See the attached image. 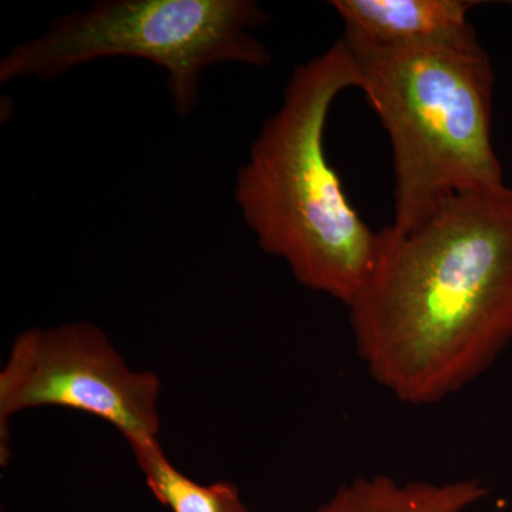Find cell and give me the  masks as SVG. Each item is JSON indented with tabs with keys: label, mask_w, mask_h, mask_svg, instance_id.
Masks as SVG:
<instances>
[{
	"label": "cell",
	"mask_w": 512,
	"mask_h": 512,
	"mask_svg": "<svg viewBox=\"0 0 512 512\" xmlns=\"http://www.w3.org/2000/svg\"><path fill=\"white\" fill-rule=\"evenodd\" d=\"M379 232L348 306L357 353L400 402L439 403L512 342V187L456 195L419 227Z\"/></svg>",
	"instance_id": "cell-1"
},
{
	"label": "cell",
	"mask_w": 512,
	"mask_h": 512,
	"mask_svg": "<svg viewBox=\"0 0 512 512\" xmlns=\"http://www.w3.org/2000/svg\"><path fill=\"white\" fill-rule=\"evenodd\" d=\"M362 84L342 37L296 66L281 107L238 170L234 191L259 247L282 259L299 284L346 306L372 274L380 232L350 204L329 163L325 133L336 99Z\"/></svg>",
	"instance_id": "cell-2"
},
{
	"label": "cell",
	"mask_w": 512,
	"mask_h": 512,
	"mask_svg": "<svg viewBox=\"0 0 512 512\" xmlns=\"http://www.w3.org/2000/svg\"><path fill=\"white\" fill-rule=\"evenodd\" d=\"M269 19L254 0H104L10 49L0 62V83L52 82L106 57L143 59L165 70L175 113L188 117L208 67L271 64L268 47L251 32Z\"/></svg>",
	"instance_id": "cell-4"
},
{
	"label": "cell",
	"mask_w": 512,
	"mask_h": 512,
	"mask_svg": "<svg viewBox=\"0 0 512 512\" xmlns=\"http://www.w3.org/2000/svg\"><path fill=\"white\" fill-rule=\"evenodd\" d=\"M362 92L389 136L396 231L419 227L444 202L505 187L491 138L495 73L477 35L384 46L343 30Z\"/></svg>",
	"instance_id": "cell-3"
},
{
	"label": "cell",
	"mask_w": 512,
	"mask_h": 512,
	"mask_svg": "<svg viewBox=\"0 0 512 512\" xmlns=\"http://www.w3.org/2000/svg\"><path fill=\"white\" fill-rule=\"evenodd\" d=\"M348 32L384 46L456 42L477 35L473 0H333Z\"/></svg>",
	"instance_id": "cell-6"
},
{
	"label": "cell",
	"mask_w": 512,
	"mask_h": 512,
	"mask_svg": "<svg viewBox=\"0 0 512 512\" xmlns=\"http://www.w3.org/2000/svg\"><path fill=\"white\" fill-rule=\"evenodd\" d=\"M130 448L148 490L171 512H249L237 485L197 483L173 466L158 441Z\"/></svg>",
	"instance_id": "cell-8"
},
{
	"label": "cell",
	"mask_w": 512,
	"mask_h": 512,
	"mask_svg": "<svg viewBox=\"0 0 512 512\" xmlns=\"http://www.w3.org/2000/svg\"><path fill=\"white\" fill-rule=\"evenodd\" d=\"M160 393V377L131 369L94 323L25 330L0 370V463H9L10 420L37 407L106 421L130 447L158 441Z\"/></svg>",
	"instance_id": "cell-5"
},
{
	"label": "cell",
	"mask_w": 512,
	"mask_h": 512,
	"mask_svg": "<svg viewBox=\"0 0 512 512\" xmlns=\"http://www.w3.org/2000/svg\"><path fill=\"white\" fill-rule=\"evenodd\" d=\"M487 495L474 478L431 483L383 476L340 485L315 512H466Z\"/></svg>",
	"instance_id": "cell-7"
}]
</instances>
